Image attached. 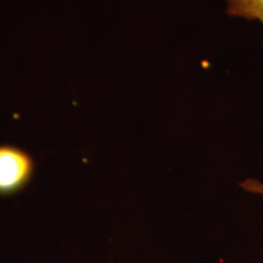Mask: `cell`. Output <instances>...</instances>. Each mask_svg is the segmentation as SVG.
<instances>
[{"instance_id":"1","label":"cell","mask_w":263,"mask_h":263,"mask_svg":"<svg viewBox=\"0 0 263 263\" xmlns=\"http://www.w3.org/2000/svg\"><path fill=\"white\" fill-rule=\"evenodd\" d=\"M34 161L27 151L13 145H0V196L23 190L32 179Z\"/></svg>"},{"instance_id":"2","label":"cell","mask_w":263,"mask_h":263,"mask_svg":"<svg viewBox=\"0 0 263 263\" xmlns=\"http://www.w3.org/2000/svg\"><path fill=\"white\" fill-rule=\"evenodd\" d=\"M227 13L232 17L258 20L263 25V0H226Z\"/></svg>"},{"instance_id":"3","label":"cell","mask_w":263,"mask_h":263,"mask_svg":"<svg viewBox=\"0 0 263 263\" xmlns=\"http://www.w3.org/2000/svg\"><path fill=\"white\" fill-rule=\"evenodd\" d=\"M241 188L253 194H257L263 196V182L254 179H245L244 181L240 182Z\"/></svg>"}]
</instances>
